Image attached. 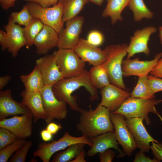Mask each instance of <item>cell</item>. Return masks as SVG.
I'll list each match as a JSON object with an SVG mask.
<instances>
[{
  "label": "cell",
  "instance_id": "obj_20",
  "mask_svg": "<svg viewBox=\"0 0 162 162\" xmlns=\"http://www.w3.org/2000/svg\"><path fill=\"white\" fill-rule=\"evenodd\" d=\"M3 26L7 36L8 50L13 57H15L20 50L26 44L23 28L13 22L10 17L8 24Z\"/></svg>",
  "mask_w": 162,
  "mask_h": 162
},
{
  "label": "cell",
  "instance_id": "obj_9",
  "mask_svg": "<svg viewBox=\"0 0 162 162\" xmlns=\"http://www.w3.org/2000/svg\"><path fill=\"white\" fill-rule=\"evenodd\" d=\"M84 22L82 16H76L66 22V27L58 33V49H72L78 44Z\"/></svg>",
  "mask_w": 162,
  "mask_h": 162
},
{
  "label": "cell",
  "instance_id": "obj_34",
  "mask_svg": "<svg viewBox=\"0 0 162 162\" xmlns=\"http://www.w3.org/2000/svg\"><path fill=\"white\" fill-rule=\"evenodd\" d=\"M32 145V142L27 141L20 148L17 150L15 154L8 160L10 162H25L28 152Z\"/></svg>",
  "mask_w": 162,
  "mask_h": 162
},
{
  "label": "cell",
  "instance_id": "obj_17",
  "mask_svg": "<svg viewBox=\"0 0 162 162\" xmlns=\"http://www.w3.org/2000/svg\"><path fill=\"white\" fill-rule=\"evenodd\" d=\"M73 50L83 61L93 66L102 64L106 59V55L104 50L84 39L80 38Z\"/></svg>",
  "mask_w": 162,
  "mask_h": 162
},
{
  "label": "cell",
  "instance_id": "obj_27",
  "mask_svg": "<svg viewBox=\"0 0 162 162\" xmlns=\"http://www.w3.org/2000/svg\"><path fill=\"white\" fill-rule=\"evenodd\" d=\"M86 144L76 143L69 146L65 151L56 154L52 162H70L76 158L84 150Z\"/></svg>",
  "mask_w": 162,
  "mask_h": 162
},
{
  "label": "cell",
  "instance_id": "obj_42",
  "mask_svg": "<svg viewBox=\"0 0 162 162\" xmlns=\"http://www.w3.org/2000/svg\"><path fill=\"white\" fill-rule=\"evenodd\" d=\"M0 44L1 50L4 51L8 49V38L6 32L2 30H0Z\"/></svg>",
  "mask_w": 162,
  "mask_h": 162
},
{
  "label": "cell",
  "instance_id": "obj_2",
  "mask_svg": "<svg viewBox=\"0 0 162 162\" xmlns=\"http://www.w3.org/2000/svg\"><path fill=\"white\" fill-rule=\"evenodd\" d=\"M110 112L100 104L94 110L82 109L76 129L89 139L110 131H114Z\"/></svg>",
  "mask_w": 162,
  "mask_h": 162
},
{
  "label": "cell",
  "instance_id": "obj_18",
  "mask_svg": "<svg viewBox=\"0 0 162 162\" xmlns=\"http://www.w3.org/2000/svg\"><path fill=\"white\" fill-rule=\"evenodd\" d=\"M17 115H25L33 117L32 112L26 106L12 98L11 89L1 91L0 120L11 116Z\"/></svg>",
  "mask_w": 162,
  "mask_h": 162
},
{
  "label": "cell",
  "instance_id": "obj_45",
  "mask_svg": "<svg viewBox=\"0 0 162 162\" xmlns=\"http://www.w3.org/2000/svg\"><path fill=\"white\" fill-rule=\"evenodd\" d=\"M16 0H0V4L2 9L6 10L15 6Z\"/></svg>",
  "mask_w": 162,
  "mask_h": 162
},
{
  "label": "cell",
  "instance_id": "obj_11",
  "mask_svg": "<svg viewBox=\"0 0 162 162\" xmlns=\"http://www.w3.org/2000/svg\"><path fill=\"white\" fill-rule=\"evenodd\" d=\"M100 89L101 100L100 104L110 112L116 111L130 96V93L126 89L111 83Z\"/></svg>",
  "mask_w": 162,
  "mask_h": 162
},
{
  "label": "cell",
  "instance_id": "obj_29",
  "mask_svg": "<svg viewBox=\"0 0 162 162\" xmlns=\"http://www.w3.org/2000/svg\"><path fill=\"white\" fill-rule=\"evenodd\" d=\"M148 76L139 77L136 84L130 93V96L133 98L151 99L155 98V94L148 85Z\"/></svg>",
  "mask_w": 162,
  "mask_h": 162
},
{
  "label": "cell",
  "instance_id": "obj_16",
  "mask_svg": "<svg viewBox=\"0 0 162 162\" xmlns=\"http://www.w3.org/2000/svg\"><path fill=\"white\" fill-rule=\"evenodd\" d=\"M125 118V123L135 141L136 148L144 152H148L150 149V142H159L148 132L143 124V118Z\"/></svg>",
  "mask_w": 162,
  "mask_h": 162
},
{
  "label": "cell",
  "instance_id": "obj_7",
  "mask_svg": "<svg viewBox=\"0 0 162 162\" xmlns=\"http://www.w3.org/2000/svg\"><path fill=\"white\" fill-rule=\"evenodd\" d=\"M54 53L56 63L64 78L78 76L85 70V62L73 49H58Z\"/></svg>",
  "mask_w": 162,
  "mask_h": 162
},
{
  "label": "cell",
  "instance_id": "obj_30",
  "mask_svg": "<svg viewBox=\"0 0 162 162\" xmlns=\"http://www.w3.org/2000/svg\"><path fill=\"white\" fill-rule=\"evenodd\" d=\"M44 24L38 19L34 18L30 24L23 28L27 48L33 45L34 40L43 28Z\"/></svg>",
  "mask_w": 162,
  "mask_h": 162
},
{
  "label": "cell",
  "instance_id": "obj_43",
  "mask_svg": "<svg viewBox=\"0 0 162 162\" xmlns=\"http://www.w3.org/2000/svg\"><path fill=\"white\" fill-rule=\"evenodd\" d=\"M62 127L61 125L52 122L48 124L46 129L51 133L53 135L56 134Z\"/></svg>",
  "mask_w": 162,
  "mask_h": 162
},
{
  "label": "cell",
  "instance_id": "obj_15",
  "mask_svg": "<svg viewBox=\"0 0 162 162\" xmlns=\"http://www.w3.org/2000/svg\"><path fill=\"white\" fill-rule=\"evenodd\" d=\"M35 65L41 73L45 86H53L64 78L56 63L54 52L37 59Z\"/></svg>",
  "mask_w": 162,
  "mask_h": 162
},
{
  "label": "cell",
  "instance_id": "obj_35",
  "mask_svg": "<svg viewBox=\"0 0 162 162\" xmlns=\"http://www.w3.org/2000/svg\"><path fill=\"white\" fill-rule=\"evenodd\" d=\"M87 40L92 44L98 46L104 42V37L103 34L100 32L93 30L88 34Z\"/></svg>",
  "mask_w": 162,
  "mask_h": 162
},
{
  "label": "cell",
  "instance_id": "obj_1",
  "mask_svg": "<svg viewBox=\"0 0 162 162\" xmlns=\"http://www.w3.org/2000/svg\"><path fill=\"white\" fill-rule=\"evenodd\" d=\"M81 87H84L88 92L91 101L98 99V90L92 85L88 71L86 69L78 76L59 81L52 86V88L57 99L66 102L72 110L80 112L82 109L77 104L76 97L72 96V94Z\"/></svg>",
  "mask_w": 162,
  "mask_h": 162
},
{
  "label": "cell",
  "instance_id": "obj_13",
  "mask_svg": "<svg viewBox=\"0 0 162 162\" xmlns=\"http://www.w3.org/2000/svg\"><path fill=\"white\" fill-rule=\"evenodd\" d=\"M162 56V52H160L149 61H141L139 57L123 59L122 64L123 76L127 77L136 76L139 77L148 76Z\"/></svg>",
  "mask_w": 162,
  "mask_h": 162
},
{
  "label": "cell",
  "instance_id": "obj_19",
  "mask_svg": "<svg viewBox=\"0 0 162 162\" xmlns=\"http://www.w3.org/2000/svg\"><path fill=\"white\" fill-rule=\"evenodd\" d=\"M90 140L92 145L87 152L88 156H93L111 148H114L118 152V157H122L125 154L119 148L115 131L102 134Z\"/></svg>",
  "mask_w": 162,
  "mask_h": 162
},
{
  "label": "cell",
  "instance_id": "obj_8",
  "mask_svg": "<svg viewBox=\"0 0 162 162\" xmlns=\"http://www.w3.org/2000/svg\"><path fill=\"white\" fill-rule=\"evenodd\" d=\"M52 86H45L40 91L45 112V123L48 124L54 119L61 121L67 116V104L57 98L53 91Z\"/></svg>",
  "mask_w": 162,
  "mask_h": 162
},
{
  "label": "cell",
  "instance_id": "obj_40",
  "mask_svg": "<svg viewBox=\"0 0 162 162\" xmlns=\"http://www.w3.org/2000/svg\"><path fill=\"white\" fill-rule=\"evenodd\" d=\"M149 74L156 77L162 78V56Z\"/></svg>",
  "mask_w": 162,
  "mask_h": 162
},
{
  "label": "cell",
  "instance_id": "obj_38",
  "mask_svg": "<svg viewBox=\"0 0 162 162\" xmlns=\"http://www.w3.org/2000/svg\"><path fill=\"white\" fill-rule=\"evenodd\" d=\"M99 154L100 162H111L116 155L115 152L110 148Z\"/></svg>",
  "mask_w": 162,
  "mask_h": 162
},
{
  "label": "cell",
  "instance_id": "obj_41",
  "mask_svg": "<svg viewBox=\"0 0 162 162\" xmlns=\"http://www.w3.org/2000/svg\"><path fill=\"white\" fill-rule=\"evenodd\" d=\"M59 0H25L28 2H32L38 3L43 8L52 7L57 4Z\"/></svg>",
  "mask_w": 162,
  "mask_h": 162
},
{
  "label": "cell",
  "instance_id": "obj_47",
  "mask_svg": "<svg viewBox=\"0 0 162 162\" xmlns=\"http://www.w3.org/2000/svg\"><path fill=\"white\" fill-rule=\"evenodd\" d=\"M86 155V153L84 150L76 158L70 162H86V161L85 159Z\"/></svg>",
  "mask_w": 162,
  "mask_h": 162
},
{
  "label": "cell",
  "instance_id": "obj_31",
  "mask_svg": "<svg viewBox=\"0 0 162 162\" xmlns=\"http://www.w3.org/2000/svg\"><path fill=\"white\" fill-rule=\"evenodd\" d=\"M9 17L14 23L25 27L28 25L34 18L26 5H24L20 12L11 13Z\"/></svg>",
  "mask_w": 162,
  "mask_h": 162
},
{
  "label": "cell",
  "instance_id": "obj_33",
  "mask_svg": "<svg viewBox=\"0 0 162 162\" xmlns=\"http://www.w3.org/2000/svg\"><path fill=\"white\" fill-rule=\"evenodd\" d=\"M18 138L7 129L0 128V150L13 142Z\"/></svg>",
  "mask_w": 162,
  "mask_h": 162
},
{
  "label": "cell",
  "instance_id": "obj_21",
  "mask_svg": "<svg viewBox=\"0 0 162 162\" xmlns=\"http://www.w3.org/2000/svg\"><path fill=\"white\" fill-rule=\"evenodd\" d=\"M58 33L53 28L46 25L35 38L33 45L36 47V52L39 55H45L57 46Z\"/></svg>",
  "mask_w": 162,
  "mask_h": 162
},
{
  "label": "cell",
  "instance_id": "obj_50",
  "mask_svg": "<svg viewBox=\"0 0 162 162\" xmlns=\"http://www.w3.org/2000/svg\"><path fill=\"white\" fill-rule=\"evenodd\" d=\"M107 0V1H108V0Z\"/></svg>",
  "mask_w": 162,
  "mask_h": 162
},
{
  "label": "cell",
  "instance_id": "obj_36",
  "mask_svg": "<svg viewBox=\"0 0 162 162\" xmlns=\"http://www.w3.org/2000/svg\"><path fill=\"white\" fill-rule=\"evenodd\" d=\"M148 82L150 88L155 94L162 91V79L151 75H148Z\"/></svg>",
  "mask_w": 162,
  "mask_h": 162
},
{
  "label": "cell",
  "instance_id": "obj_3",
  "mask_svg": "<svg viewBox=\"0 0 162 162\" xmlns=\"http://www.w3.org/2000/svg\"><path fill=\"white\" fill-rule=\"evenodd\" d=\"M162 102V100L160 99H146L130 96L113 112L122 115L125 118H142L146 124L149 125L151 123L148 116L150 112L156 115L162 122V118L155 107V105Z\"/></svg>",
  "mask_w": 162,
  "mask_h": 162
},
{
  "label": "cell",
  "instance_id": "obj_22",
  "mask_svg": "<svg viewBox=\"0 0 162 162\" xmlns=\"http://www.w3.org/2000/svg\"><path fill=\"white\" fill-rule=\"evenodd\" d=\"M21 103L30 110L36 123L40 119H45V112L40 92H28L25 89L20 93Z\"/></svg>",
  "mask_w": 162,
  "mask_h": 162
},
{
  "label": "cell",
  "instance_id": "obj_32",
  "mask_svg": "<svg viewBox=\"0 0 162 162\" xmlns=\"http://www.w3.org/2000/svg\"><path fill=\"white\" fill-rule=\"evenodd\" d=\"M27 142L25 139L18 138L16 141L0 150V162H7L11 155L21 148Z\"/></svg>",
  "mask_w": 162,
  "mask_h": 162
},
{
  "label": "cell",
  "instance_id": "obj_5",
  "mask_svg": "<svg viewBox=\"0 0 162 162\" xmlns=\"http://www.w3.org/2000/svg\"><path fill=\"white\" fill-rule=\"evenodd\" d=\"M26 5L33 18L39 19L44 25L51 27L58 33L63 28L62 0H59L57 4L48 8H43L38 3L32 2H28Z\"/></svg>",
  "mask_w": 162,
  "mask_h": 162
},
{
  "label": "cell",
  "instance_id": "obj_26",
  "mask_svg": "<svg viewBox=\"0 0 162 162\" xmlns=\"http://www.w3.org/2000/svg\"><path fill=\"white\" fill-rule=\"evenodd\" d=\"M63 4L62 21L64 23L76 16L88 3V0H62Z\"/></svg>",
  "mask_w": 162,
  "mask_h": 162
},
{
  "label": "cell",
  "instance_id": "obj_46",
  "mask_svg": "<svg viewBox=\"0 0 162 162\" xmlns=\"http://www.w3.org/2000/svg\"><path fill=\"white\" fill-rule=\"evenodd\" d=\"M11 79V76L8 75L0 77V90L1 91L8 84Z\"/></svg>",
  "mask_w": 162,
  "mask_h": 162
},
{
  "label": "cell",
  "instance_id": "obj_49",
  "mask_svg": "<svg viewBox=\"0 0 162 162\" xmlns=\"http://www.w3.org/2000/svg\"><path fill=\"white\" fill-rule=\"evenodd\" d=\"M159 31L160 41L161 44L162 45V25L159 27Z\"/></svg>",
  "mask_w": 162,
  "mask_h": 162
},
{
  "label": "cell",
  "instance_id": "obj_28",
  "mask_svg": "<svg viewBox=\"0 0 162 162\" xmlns=\"http://www.w3.org/2000/svg\"><path fill=\"white\" fill-rule=\"evenodd\" d=\"M129 8L133 12L134 20L140 22L142 19L152 18L154 13L146 6L143 0H130Z\"/></svg>",
  "mask_w": 162,
  "mask_h": 162
},
{
  "label": "cell",
  "instance_id": "obj_39",
  "mask_svg": "<svg viewBox=\"0 0 162 162\" xmlns=\"http://www.w3.org/2000/svg\"><path fill=\"white\" fill-rule=\"evenodd\" d=\"M144 152L142 150L138 152L136 155L134 162H158L155 158L151 159L148 156H146Z\"/></svg>",
  "mask_w": 162,
  "mask_h": 162
},
{
  "label": "cell",
  "instance_id": "obj_12",
  "mask_svg": "<svg viewBox=\"0 0 162 162\" xmlns=\"http://www.w3.org/2000/svg\"><path fill=\"white\" fill-rule=\"evenodd\" d=\"M157 30L155 27L149 26L135 31L133 36L130 37V42L128 46L127 58H130L138 53H143L146 56L148 55L150 51L148 43L150 37Z\"/></svg>",
  "mask_w": 162,
  "mask_h": 162
},
{
  "label": "cell",
  "instance_id": "obj_23",
  "mask_svg": "<svg viewBox=\"0 0 162 162\" xmlns=\"http://www.w3.org/2000/svg\"><path fill=\"white\" fill-rule=\"evenodd\" d=\"M130 0H108L102 16L106 18L110 17L113 25L118 21H122L123 19L121 14L126 7L128 6Z\"/></svg>",
  "mask_w": 162,
  "mask_h": 162
},
{
  "label": "cell",
  "instance_id": "obj_44",
  "mask_svg": "<svg viewBox=\"0 0 162 162\" xmlns=\"http://www.w3.org/2000/svg\"><path fill=\"white\" fill-rule=\"evenodd\" d=\"M40 134L43 140L46 142L50 141L53 138V134L46 129L42 130Z\"/></svg>",
  "mask_w": 162,
  "mask_h": 162
},
{
  "label": "cell",
  "instance_id": "obj_48",
  "mask_svg": "<svg viewBox=\"0 0 162 162\" xmlns=\"http://www.w3.org/2000/svg\"><path fill=\"white\" fill-rule=\"evenodd\" d=\"M90 1H91L92 3H93L96 4L97 5H99V6H100L103 2L104 0H88Z\"/></svg>",
  "mask_w": 162,
  "mask_h": 162
},
{
  "label": "cell",
  "instance_id": "obj_37",
  "mask_svg": "<svg viewBox=\"0 0 162 162\" xmlns=\"http://www.w3.org/2000/svg\"><path fill=\"white\" fill-rule=\"evenodd\" d=\"M150 149L155 158L159 161L162 160V142L159 143L152 142Z\"/></svg>",
  "mask_w": 162,
  "mask_h": 162
},
{
  "label": "cell",
  "instance_id": "obj_14",
  "mask_svg": "<svg viewBox=\"0 0 162 162\" xmlns=\"http://www.w3.org/2000/svg\"><path fill=\"white\" fill-rule=\"evenodd\" d=\"M33 117L25 115L14 116L0 120V128H5L20 139H25L32 134Z\"/></svg>",
  "mask_w": 162,
  "mask_h": 162
},
{
  "label": "cell",
  "instance_id": "obj_4",
  "mask_svg": "<svg viewBox=\"0 0 162 162\" xmlns=\"http://www.w3.org/2000/svg\"><path fill=\"white\" fill-rule=\"evenodd\" d=\"M128 46L123 44H111L106 47L104 49L106 59L102 64L107 73L110 83L124 89L122 64L124 58L127 55Z\"/></svg>",
  "mask_w": 162,
  "mask_h": 162
},
{
  "label": "cell",
  "instance_id": "obj_25",
  "mask_svg": "<svg viewBox=\"0 0 162 162\" xmlns=\"http://www.w3.org/2000/svg\"><path fill=\"white\" fill-rule=\"evenodd\" d=\"M88 75L92 85L97 89L110 83L107 73L102 64L93 66L88 71Z\"/></svg>",
  "mask_w": 162,
  "mask_h": 162
},
{
  "label": "cell",
  "instance_id": "obj_6",
  "mask_svg": "<svg viewBox=\"0 0 162 162\" xmlns=\"http://www.w3.org/2000/svg\"><path fill=\"white\" fill-rule=\"evenodd\" d=\"M76 143H84L90 147L92 145V142L87 136L82 135L79 137L74 136L66 131L57 141L54 140L48 143L40 142L37 148L33 153V156L40 158L43 162H49L52 156L56 152Z\"/></svg>",
  "mask_w": 162,
  "mask_h": 162
},
{
  "label": "cell",
  "instance_id": "obj_24",
  "mask_svg": "<svg viewBox=\"0 0 162 162\" xmlns=\"http://www.w3.org/2000/svg\"><path fill=\"white\" fill-rule=\"evenodd\" d=\"M20 79L28 92H40L45 86L41 73L36 65L30 73L20 75Z\"/></svg>",
  "mask_w": 162,
  "mask_h": 162
},
{
  "label": "cell",
  "instance_id": "obj_10",
  "mask_svg": "<svg viewBox=\"0 0 162 162\" xmlns=\"http://www.w3.org/2000/svg\"><path fill=\"white\" fill-rule=\"evenodd\" d=\"M110 117L117 141L123 147L125 154L130 156L136 146L125 123V117L122 115L113 112L110 113Z\"/></svg>",
  "mask_w": 162,
  "mask_h": 162
}]
</instances>
